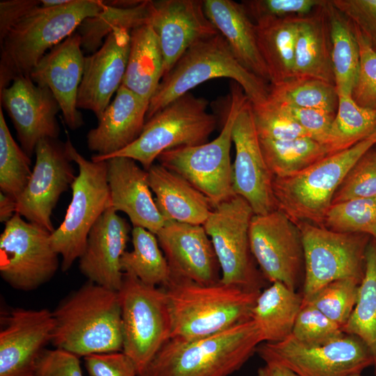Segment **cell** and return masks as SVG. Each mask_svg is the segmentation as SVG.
I'll use <instances>...</instances> for the list:
<instances>
[{
    "label": "cell",
    "mask_w": 376,
    "mask_h": 376,
    "mask_svg": "<svg viewBox=\"0 0 376 376\" xmlns=\"http://www.w3.org/2000/svg\"><path fill=\"white\" fill-rule=\"evenodd\" d=\"M148 105L149 102L121 85L97 126L87 134V146L96 152L91 160L100 161L132 143L143 131Z\"/></svg>",
    "instance_id": "obj_26"
},
{
    "label": "cell",
    "mask_w": 376,
    "mask_h": 376,
    "mask_svg": "<svg viewBox=\"0 0 376 376\" xmlns=\"http://www.w3.org/2000/svg\"><path fill=\"white\" fill-rule=\"evenodd\" d=\"M164 72V58L158 38L150 23L130 31V45L122 84L150 102Z\"/></svg>",
    "instance_id": "obj_30"
},
{
    "label": "cell",
    "mask_w": 376,
    "mask_h": 376,
    "mask_svg": "<svg viewBox=\"0 0 376 376\" xmlns=\"http://www.w3.org/2000/svg\"><path fill=\"white\" fill-rule=\"evenodd\" d=\"M104 161L111 207L125 213L133 227H141L156 235L165 221L152 196L148 171L127 157L116 156Z\"/></svg>",
    "instance_id": "obj_25"
},
{
    "label": "cell",
    "mask_w": 376,
    "mask_h": 376,
    "mask_svg": "<svg viewBox=\"0 0 376 376\" xmlns=\"http://www.w3.org/2000/svg\"><path fill=\"white\" fill-rule=\"evenodd\" d=\"M148 183L165 222L203 226L214 206L199 190L180 175L159 164L148 170Z\"/></svg>",
    "instance_id": "obj_28"
},
{
    "label": "cell",
    "mask_w": 376,
    "mask_h": 376,
    "mask_svg": "<svg viewBox=\"0 0 376 376\" xmlns=\"http://www.w3.org/2000/svg\"><path fill=\"white\" fill-rule=\"evenodd\" d=\"M84 358L89 376H137L134 363L122 351L93 354Z\"/></svg>",
    "instance_id": "obj_50"
},
{
    "label": "cell",
    "mask_w": 376,
    "mask_h": 376,
    "mask_svg": "<svg viewBox=\"0 0 376 376\" xmlns=\"http://www.w3.org/2000/svg\"><path fill=\"white\" fill-rule=\"evenodd\" d=\"M221 77L238 84L253 105L267 99L269 84L241 65L219 33L190 47L163 77L150 100L146 121L201 83Z\"/></svg>",
    "instance_id": "obj_5"
},
{
    "label": "cell",
    "mask_w": 376,
    "mask_h": 376,
    "mask_svg": "<svg viewBox=\"0 0 376 376\" xmlns=\"http://www.w3.org/2000/svg\"><path fill=\"white\" fill-rule=\"evenodd\" d=\"M130 45V30L123 26H116L100 47L85 57L77 107L93 111L97 120L122 84Z\"/></svg>",
    "instance_id": "obj_21"
},
{
    "label": "cell",
    "mask_w": 376,
    "mask_h": 376,
    "mask_svg": "<svg viewBox=\"0 0 376 376\" xmlns=\"http://www.w3.org/2000/svg\"><path fill=\"white\" fill-rule=\"evenodd\" d=\"M345 333L341 326L308 304H302L291 336L307 345H320L334 340Z\"/></svg>",
    "instance_id": "obj_44"
},
{
    "label": "cell",
    "mask_w": 376,
    "mask_h": 376,
    "mask_svg": "<svg viewBox=\"0 0 376 376\" xmlns=\"http://www.w3.org/2000/svg\"><path fill=\"white\" fill-rule=\"evenodd\" d=\"M17 212V199L1 192L0 194V221L6 223Z\"/></svg>",
    "instance_id": "obj_54"
},
{
    "label": "cell",
    "mask_w": 376,
    "mask_h": 376,
    "mask_svg": "<svg viewBox=\"0 0 376 376\" xmlns=\"http://www.w3.org/2000/svg\"><path fill=\"white\" fill-rule=\"evenodd\" d=\"M203 3L206 16L224 38L237 60L249 72L270 83L258 44L256 24L242 3L231 0H205Z\"/></svg>",
    "instance_id": "obj_27"
},
{
    "label": "cell",
    "mask_w": 376,
    "mask_h": 376,
    "mask_svg": "<svg viewBox=\"0 0 376 376\" xmlns=\"http://www.w3.org/2000/svg\"><path fill=\"white\" fill-rule=\"evenodd\" d=\"M326 0H247L241 2L244 9L256 23L268 19H279L290 16H306Z\"/></svg>",
    "instance_id": "obj_47"
},
{
    "label": "cell",
    "mask_w": 376,
    "mask_h": 376,
    "mask_svg": "<svg viewBox=\"0 0 376 376\" xmlns=\"http://www.w3.org/2000/svg\"><path fill=\"white\" fill-rule=\"evenodd\" d=\"M356 198H376V151L370 149L348 172L331 204Z\"/></svg>",
    "instance_id": "obj_45"
},
{
    "label": "cell",
    "mask_w": 376,
    "mask_h": 376,
    "mask_svg": "<svg viewBox=\"0 0 376 376\" xmlns=\"http://www.w3.org/2000/svg\"><path fill=\"white\" fill-rule=\"evenodd\" d=\"M323 227L338 233L366 234L376 241V198H356L331 204Z\"/></svg>",
    "instance_id": "obj_41"
},
{
    "label": "cell",
    "mask_w": 376,
    "mask_h": 376,
    "mask_svg": "<svg viewBox=\"0 0 376 376\" xmlns=\"http://www.w3.org/2000/svg\"><path fill=\"white\" fill-rule=\"evenodd\" d=\"M259 140L265 162L274 177L297 173L329 155L327 146L310 137Z\"/></svg>",
    "instance_id": "obj_36"
},
{
    "label": "cell",
    "mask_w": 376,
    "mask_h": 376,
    "mask_svg": "<svg viewBox=\"0 0 376 376\" xmlns=\"http://www.w3.org/2000/svg\"><path fill=\"white\" fill-rule=\"evenodd\" d=\"M235 157L233 163V187L245 199L254 214L277 210L273 193L274 176L263 155L249 100L241 108L233 128Z\"/></svg>",
    "instance_id": "obj_17"
},
{
    "label": "cell",
    "mask_w": 376,
    "mask_h": 376,
    "mask_svg": "<svg viewBox=\"0 0 376 376\" xmlns=\"http://www.w3.org/2000/svg\"><path fill=\"white\" fill-rule=\"evenodd\" d=\"M51 343L79 357L123 351L121 308L117 291L91 281L52 311Z\"/></svg>",
    "instance_id": "obj_2"
},
{
    "label": "cell",
    "mask_w": 376,
    "mask_h": 376,
    "mask_svg": "<svg viewBox=\"0 0 376 376\" xmlns=\"http://www.w3.org/2000/svg\"><path fill=\"white\" fill-rule=\"evenodd\" d=\"M376 52V0H331Z\"/></svg>",
    "instance_id": "obj_48"
},
{
    "label": "cell",
    "mask_w": 376,
    "mask_h": 376,
    "mask_svg": "<svg viewBox=\"0 0 376 376\" xmlns=\"http://www.w3.org/2000/svg\"><path fill=\"white\" fill-rule=\"evenodd\" d=\"M104 9L96 16L86 19L78 27L81 47L95 52L102 45V40L116 26H123L130 31L135 27L149 23L150 1H142L139 5L122 8L106 3Z\"/></svg>",
    "instance_id": "obj_39"
},
{
    "label": "cell",
    "mask_w": 376,
    "mask_h": 376,
    "mask_svg": "<svg viewBox=\"0 0 376 376\" xmlns=\"http://www.w3.org/2000/svg\"><path fill=\"white\" fill-rule=\"evenodd\" d=\"M0 102L29 158L40 139H58L60 128L56 114L61 108L47 87L36 84L29 76H20L0 91Z\"/></svg>",
    "instance_id": "obj_18"
},
{
    "label": "cell",
    "mask_w": 376,
    "mask_h": 376,
    "mask_svg": "<svg viewBox=\"0 0 376 376\" xmlns=\"http://www.w3.org/2000/svg\"><path fill=\"white\" fill-rule=\"evenodd\" d=\"M342 329L345 334L358 337L366 345L376 375V241L373 238L366 249L365 273L359 286L356 305Z\"/></svg>",
    "instance_id": "obj_34"
},
{
    "label": "cell",
    "mask_w": 376,
    "mask_h": 376,
    "mask_svg": "<svg viewBox=\"0 0 376 376\" xmlns=\"http://www.w3.org/2000/svg\"><path fill=\"white\" fill-rule=\"evenodd\" d=\"M71 0H41L42 7H56L65 5L69 3Z\"/></svg>",
    "instance_id": "obj_55"
},
{
    "label": "cell",
    "mask_w": 376,
    "mask_h": 376,
    "mask_svg": "<svg viewBox=\"0 0 376 376\" xmlns=\"http://www.w3.org/2000/svg\"><path fill=\"white\" fill-rule=\"evenodd\" d=\"M133 249L120 259L124 273L135 276L143 283L166 286L171 279L170 269L155 234L141 227L132 230Z\"/></svg>",
    "instance_id": "obj_35"
},
{
    "label": "cell",
    "mask_w": 376,
    "mask_h": 376,
    "mask_svg": "<svg viewBox=\"0 0 376 376\" xmlns=\"http://www.w3.org/2000/svg\"><path fill=\"white\" fill-rule=\"evenodd\" d=\"M35 154L31 178L17 199L16 213L52 233L55 230L51 219L53 210L76 176L65 143L58 139H40Z\"/></svg>",
    "instance_id": "obj_16"
},
{
    "label": "cell",
    "mask_w": 376,
    "mask_h": 376,
    "mask_svg": "<svg viewBox=\"0 0 376 376\" xmlns=\"http://www.w3.org/2000/svg\"><path fill=\"white\" fill-rule=\"evenodd\" d=\"M376 130V109L358 105L352 95H338V106L326 146L329 155L347 149Z\"/></svg>",
    "instance_id": "obj_37"
},
{
    "label": "cell",
    "mask_w": 376,
    "mask_h": 376,
    "mask_svg": "<svg viewBox=\"0 0 376 376\" xmlns=\"http://www.w3.org/2000/svg\"><path fill=\"white\" fill-rule=\"evenodd\" d=\"M262 343L252 320L201 338H170L138 376H230Z\"/></svg>",
    "instance_id": "obj_4"
},
{
    "label": "cell",
    "mask_w": 376,
    "mask_h": 376,
    "mask_svg": "<svg viewBox=\"0 0 376 376\" xmlns=\"http://www.w3.org/2000/svg\"><path fill=\"white\" fill-rule=\"evenodd\" d=\"M207 108L205 98L189 92L147 120L140 136L132 143L100 161L127 157L148 171L164 151L205 143L217 123L216 116Z\"/></svg>",
    "instance_id": "obj_9"
},
{
    "label": "cell",
    "mask_w": 376,
    "mask_h": 376,
    "mask_svg": "<svg viewBox=\"0 0 376 376\" xmlns=\"http://www.w3.org/2000/svg\"><path fill=\"white\" fill-rule=\"evenodd\" d=\"M156 236L171 276L205 285L220 281L219 264L203 226L166 221Z\"/></svg>",
    "instance_id": "obj_22"
},
{
    "label": "cell",
    "mask_w": 376,
    "mask_h": 376,
    "mask_svg": "<svg viewBox=\"0 0 376 376\" xmlns=\"http://www.w3.org/2000/svg\"><path fill=\"white\" fill-rule=\"evenodd\" d=\"M257 376H299L288 367L272 361H266L260 367Z\"/></svg>",
    "instance_id": "obj_53"
},
{
    "label": "cell",
    "mask_w": 376,
    "mask_h": 376,
    "mask_svg": "<svg viewBox=\"0 0 376 376\" xmlns=\"http://www.w3.org/2000/svg\"><path fill=\"white\" fill-rule=\"evenodd\" d=\"M352 24V23H351ZM359 47V68L352 97L359 106L376 109V52L352 25Z\"/></svg>",
    "instance_id": "obj_46"
},
{
    "label": "cell",
    "mask_w": 376,
    "mask_h": 376,
    "mask_svg": "<svg viewBox=\"0 0 376 376\" xmlns=\"http://www.w3.org/2000/svg\"><path fill=\"white\" fill-rule=\"evenodd\" d=\"M249 242L265 279L271 283L281 282L296 291L304 274V257L301 233L295 223L278 209L253 214Z\"/></svg>",
    "instance_id": "obj_15"
},
{
    "label": "cell",
    "mask_w": 376,
    "mask_h": 376,
    "mask_svg": "<svg viewBox=\"0 0 376 376\" xmlns=\"http://www.w3.org/2000/svg\"><path fill=\"white\" fill-rule=\"evenodd\" d=\"M276 103L304 130L310 138L326 145L336 113L321 109Z\"/></svg>",
    "instance_id": "obj_49"
},
{
    "label": "cell",
    "mask_w": 376,
    "mask_h": 376,
    "mask_svg": "<svg viewBox=\"0 0 376 376\" xmlns=\"http://www.w3.org/2000/svg\"><path fill=\"white\" fill-rule=\"evenodd\" d=\"M130 227L112 207L106 210L89 231L79 259L81 273L89 281L118 291L124 272L120 259L125 252Z\"/></svg>",
    "instance_id": "obj_24"
},
{
    "label": "cell",
    "mask_w": 376,
    "mask_h": 376,
    "mask_svg": "<svg viewBox=\"0 0 376 376\" xmlns=\"http://www.w3.org/2000/svg\"><path fill=\"white\" fill-rule=\"evenodd\" d=\"M360 283L352 279L332 281L303 302L318 309L343 328L356 305Z\"/></svg>",
    "instance_id": "obj_42"
},
{
    "label": "cell",
    "mask_w": 376,
    "mask_h": 376,
    "mask_svg": "<svg viewBox=\"0 0 376 376\" xmlns=\"http://www.w3.org/2000/svg\"><path fill=\"white\" fill-rule=\"evenodd\" d=\"M51 234L17 213L5 223L0 236V274L10 287L31 291L54 277L59 261Z\"/></svg>",
    "instance_id": "obj_13"
},
{
    "label": "cell",
    "mask_w": 376,
    "mask_h": 376,
    "mask_svg": "<svg viewBox=\"0 0 376 376\" xmlns=\"http://www.w3.org/2000/svg\"><path fill=\"white\" fill-rule=\"evenodd\" d=\"M70 159L79 169L70 187L72 200L61 225L51 234V244L61 256V270L68 271L82 256L91 228L111 207L107 182V161L88 160L74 147L69 137L65 142Z\"/></svg>",
    "instance_id": "obj_8"
},
{
    "label": "cell",
    "mask_w": 376,
    "mask_h": 376,
    "mask_svg": "<svg viewBox=\"0 0 376 376\" xmlns=\"http://www.w3.org/2000/svg\"><path fill=\"white\" fill-rule=\"evenodd\" d=\"M41 0H3L0 1V36L17 21L41 6Z\"/></svg>",
    "instance_id": "obj_52"
},
{
    "label": "cell",
    "mask_w": 376,
    "mask_h": 376,
    "mask_svg": "<svg viewBox=\"0 0 376 376\" xmlns=\"http://www.w3.org/2000/svg\"><path fill=\"white\" fill-rule=\"evenodd\" d=\"M81 48V37L74 32L51 49L29 75L36 84L47 87L52 92L71 130H77L84 124L77 107L85 62Z\"/></svg>",
    "instance_id": "obj_23"
},
{
    "label": "cell",
    "mask_w": 376,
    "mask_h": 376,
    "mask_svg": "<svg viewBox=\"0 0 376 376\" xmlns=\"http://www.w3.org/2000/svg\"><path fill=\"white\" fill-rule=\"evenodd\" d=\"M295 223L304 249L303 302L336 280L352 279L361 283L370 235L335 232L306 221Z\"/></svg>",
    "instance_id": "obj_11"
},
{
    "label": "cell",
    "mask_w": 376,
    "mask_h": 376,
    "mask_svg": "<svg viewBox=\"0 0 376 376\" xmlns=\"http://www.w3.org/2000/svg\"><path fill=\"white\" fill-rule=\"evenodd\" d=\"M375 151H376V150H375Z\"/></svg>",
    "instance_id": "obj_56"
},
{
    "label": "cell",
    "mask_w": 376,
    "mask_h": 376,
    "mask_svg": "<svg viewBox=\"0 0 376 376\" xmlns=\"http://www.w3.org/2000/svg\"><path fill=\"white\" fill-rule=\"evenodd\" d=\"M253 214L248 202L235 195L217 205L203 226L219 264L220 281L244 290L260 292L265 277L256 267L249 242Z\"/></svg>",
    "instance_id": "obj_12"
},
{
    "label": "cell",
    "mask_w": 376,
    "mask_h": 376,
    "mask_svg": "<svg viewBox=\"0 0 376 376\" xmlns=\"http://www.w3.org/2000/svg\"><path fill=\"white\" fill-rule=\"evenodd\" d=\"M164 289L169 310L170 338L194 340L251 320L261 292L222 283L205 285L171 276Z\"/></svg>",
    "instance_id": "obj_3"
},
{
    "label": "cell",
    "mask_w": 376,
    "mask_h": 376,
    "mask_svg": "<svg viewBox=\"0 0 376 376\" xmlns=\"http://www.w3.org/2000/svg\"><path fill=\"white\" fill-rule=\"evenodd\" d=\"M227 117L217 138L203 144L179 147L159 155V164L180 175L203 194L215 207L235 195L233 187L230 148L235 119L248 100L235 82Z\"/></svg>",
    "instance_id": "obj_7"
},
{
    "label": "cell",
    "mask_w": 376,
    "mask_h": 376,
    "mask_svg": "<svg viewBox=\"0 0 376 376\" xmlns=\"http://www.w3.org/2000/svg\"><path fill=\"white\" fill-rule=\"evenodd\" d=\"M265 361L282 364L299 376H350L373 366L372 355L358 337L345 334L320 345H307L291 335L277 343H264L257 349Z\"/></svg>",
    "instance_id": "obj_14"
},
{
    "label": "cell",
    "mask_w": 376,
    "mask_h": 376,
    "mask_svg": "<svg viewBox=\"0 0 376 376\" xmlns=\"http://www.w3.org/2000/svg\"><path fill=\"white\" fill-rule=\"evenodd\" d=\"M52 311L17 308L1 316L0 376H35L38 358L51 343Z\"/></svg>",
    "instance_id": "obj_19"
},
{
    "label": "cell",
    "mask_w": 376,
    "mask_h": 376,
    "mask_svg": "<svg viewBox=\"0 0 376 376\" xmlns=\"http://www.w3.org/2000/svg\"><path fill=\"white\" fill-rule=\"evenodd\" d=\"M123 325V352L134 363L137 376L170 339L171 323L164 290L124 273L118 291Z\"/></svg>",
    "instance_id": "obj_10"
},
{
    "label": "cell",
    "mask_w": 376,
    "mask_h": 376,
    "mask_svg": "<svg viewBox=\"0 0 376 376\" xmlns=\"http://www.w3.org/2000/svg\"><path fill=\"white\" fill-rule=\"evenodd\" d=\"M330 22L331 61L338 95H352L359 68V47L352 24L327 2Z\"/></svg>",
    "instance_id": "obj_33"
},
{
    "label": "cell",
    "mask_w": 376,
    "mask_h": 376,
    "mask_svg": "<svg viewBox=\"0 0 376 376\" xmlns=\"http://www.w3.org/2000/svg\"><path fill=\"white\" fill-rule=\"evenodd\" d=\"M268 98L279 103L334 113L338 106V95L334 85L307 77H294L279 84H269Z\"/></svg>",
    "instance_id": "obj_38"
},
{
    "label": "cell",
    "mask_w": 376,
    "mask_h": 376,
    "mask_svg": "<svg viewBox=\"0 0 376 376\" xmlns=\"http://www.w3.org/2000/svg\"><path fill=\"white\" fill-rule=\"evenodd\" d=\"M105 6V1L99 0H71L49 8L40 6L13 24L0 36V91L16 77L29 76L51 49Z\"/></svg>",
    "instance_id": "obj_1"
},
{
    "label": "cell",
    "mask_w": 376,
    "mask_h": 376,
    "mask_svg": "<svg viewBox=\"0 0 376 376\" xmlns=\"http://www.w3.org/2000/svg\"><path fill=\"white\" fill-rule=\"evenodd\" d=\"M300 18L290 16L255 23L258 44L268 69L270 84L295 77V45Z\"/></svg>",
    "instance_id": "obj_32"
},
{
    "label": "cell",
    "mask_w": 376,
    "mask_h": 376,
    "mask_svg": "<svg viewBox=\"0 0 376 376\" xmlns=\"http://www.w3.org/2000/svg\"><path fill=\"white\" fill-rule=\"evenodd\" d=\"M327 2L300 18L295 45V77H312L335 86Z\"/></svg>",
    "instance_id": "obj_29"
},
{
    "label": "cell",
    "mask_w": 376,
    "mask_h": 376,
    "mask_svg": "<svg viewBox=\"0 0 376 376\" xmlns=\"http://www.w3.org/2000/svg\"><path fill=\"white\" fill-rule=\"evenodd\" d=\"M376 145V130L353 146L327 155L290 176L274 177L273 193L278 210L294 222L323 227L325 214L337 189L359 159Z\"/></svg>",
    "instance_id": "obj_6"
},
{
    "label": "cell",
    "mask_w": 376,
    "mask_h": 376,
    "mask_svg": "<svg viewBox=\"0 0 376 376\" xmlns=\"http://www.w3.org/2000/svg\"><path fill=\"white\" fill-rule=\"evenodd\" d=\"M149 23L160 45L164 76L190 47L219 33L201 0L150 1Z\"/></svg>",
    "instance_id": "obj_20"
},
{
    "label": "cell",
    "mask_w": 376,
    "mask_h": 376,
    "mask_svg": "<svg viewBox=\"0 0 376 376\" xmlns=\"http://www.w3.org/2000/svg\"><path fill=\"white\" fill-rule=\"evenodd\" d=\"M302 304V294L281 282H273L261 290L251 320L257 325L263 342L277 343L290 336Z\"/></svg>",
    "instance_id": "obj_31"
},
{
    "label": "cell",
    "mask_w": 376,
    "mask_h": 376,
    "mask_svg": "<svg viewBox=\"0 0 376 376\" xmlns=\"http://www.w3.org/2000/svg\"><path fill=\"white\" fill-rule=\"evenodd\" d=\"M31 160L13 139L0 107V189L15 199L31 178Z\"/></svg>",
    "instance_id": "obj_40"
},
{
    "label": "cell",
    "mask_w": 376,
    "mask_h": 376,
    "mask_svg": "<svg viewBox=\"0 0 376 376\" xmlns=\"http://www.w3.org/2000/svg\"><path fill=\"white\" fill-rule=\"evenodd\" d=\"M35 376H84L79 357L61 349H45L38 359Z\"/></svg>",
    "instance_id": "obj_51"
},
{
    "label": "cell",
    "mask_w": 376,
    "mask_h": 376,
    "mask_svg": "<svg viewBox=\"0 0 376 376\" xmlns=\"http://www.w3.org/2000/svg\"><path fill=\"white\" fill-rule=\"evenodd\" d=\"M255 127L260 140L285 141L309 137L304 130L276 102L268 98L253 105Z\"/></svg>",
    "instance_id": "obj_43"
}]
</instances>
